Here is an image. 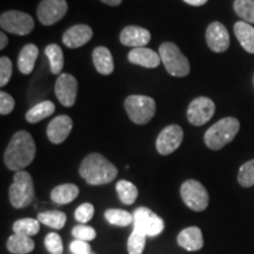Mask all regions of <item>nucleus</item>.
<instances>
[{
  "instance_id": "obj_1",
  "label": "nucleus",
  "mask_w": 254,
  "mask_h": 254,
  "mask_svg": "<svg viewBox=\"0 0 254 254\" xmlns=\"http://www.w3.org/2000/svg\"><path fill=\"white\" fill-rule=\"evenodd\" d=\"M36 142L30 133L19 131L14 133L4 153V163L8 170L19 172L27 167L36 157Z\"/></svg>"
},
{
  "instance_id": "obj_2",
  "label": "nucleus",
  "mask_w": 254,
  "mask_h": 254,
  "mask_svg": "<svg viewBox=\"0 0 254 254\" xmlns=\"http://www.w3.org/2000/svg\"><path fill=\"white\" fill-rule=\"evenodd\" d=\"M79 173L88 185L99 186L112 183L118 176V168L103 154L91 153L81 161Z\"/></svg>"
},
{
  "instance_id": "obj_3",
  "label": "nucleus",
  "mask_w": 254,
  "mask_h": 254,
  "mask_svg": "<svg viewBox=\"0 0 254 254\" xmlns=\"http://www.w3.org/2000/svg\"><path fill=\"white\" fill-rule=\"evenodd\" d=\"M239 129V120L233 117H227V118L219 120L206 131L204 135L205 144L211 150H221L224 146L233 141Z\"/></svg>"
},
{
  "instance_id": "obj_4",
  "label": "nucleus",
  "mask_w": 254,
  "mask_h": 254,
  "mask_svg": "<svg viewBox=\"0 0 254 254\" xmlns=\"http://www.w3.org/2000/svg\"><path fill=\"white\" fill-rule=\"evenodd\" d=\"M8 198L14 208H24L34 199V185L31 174L19 171L13 176V183L8 189Z\"/></svg>"
},
{
  "instance_id": "obj_5",
  "label": "nucleus",
  "mask_w": 254,
  "mask_h": 254,
  "mask_svg": "<svg viewBox=\"0 0 254 254\" xmlns=\"http://www.w3.org/2000/svg\"><path fill=\"white\" fill-rule=\"evenodd\" d=\"M159 56L166 71L173 77H186L190 73L189 59L176 44L164 43L159 47Z\"/></svg>"
},
{
  "instance_id": "obj_6",
  "label": "nucleus",
  "mask_w": 254,
  "mask_h": 254,
  "mask_svg": "<svg viewBox=\"0 0 254 254\" xmlns=\"http://www.w3.org/2000/svg\"><path fill=\"white\" fill-rule=\"evenodd\" d=\"M125 110L129 119L136 125H145L154 117L157 105L147 95H129L125 99Z\"/></svg>"
},
{
  "instance_id": "obj_7",
  "label": "nucleus",
  "mask_w": 254,
  "mask_h": 254,
  "mask_svg": "<svg viewBox=\"0 0 254 254\" xmlns=\"http://www.w3.org/2000/svg\"><path fill=\"white\" fill-rule=\"evenodd\" d=\"M180 195L186 206L195 212H202L207 208L209 196L206 189L198 180H186L180 187Z\"/></svg>"
},
{
  "instance_id": "obj_8",
  "label": "nucleus",
  "mask_w": 254,
  "mask_h": 254,
  "mask_svg": "<svg viewBox=\"0 0 254 254\" xmlns=\"http://www.w3.org/2000/svg\"><path fill=\"white\" fill-rule=\"evenodd\" d=\"M133 224L134 230L148 237L159 236L165 227L163 219L147 207H139L133 212Z\"/></svg>"
},
{
  "instance_id": "obj_9",
  "label": "nucleus",
  "mask_w": 254,
  "mask_h": 254,
  "mask_svg": "<svg viewBox=\"0 0 254 254\" xmlns=\"http://www.w3.org/2000/svg\"><path fill=\"white\" fill-rule=\"evenodd\" d=\"M0 26L9 33L26 36L33 31L34 21L33 18L25 12L7 11L4 12L0 17Z\"/></svg>"
},
{
  "instance_id": "obj_10",
  "label": "nucleus",
  "mask_w": 254,
  "mask_h": 254,
  "mask_svg": "<svg viewBox=\"0 0 254 254\" xmlns=\"http://www.w3.org/2000/svg\"><path fill=\"white\" fill-rule=\"evenodd\" d=\"M215 112L213 100L207 97H199L192 100L187 109V119L194 126H202L212 119Z\"/></svg>"
},
{
  "instance_id": "obj_11",
  "label": "nucleus",
  "mask_w": 254,
  "mask_h": 254,
  "mask_svg": "<svg viewBox=\"0 0 254 254\" xmlns=\"http://www.w3.org/2000/svg\"><path fill=\"white\" fill-rule=\"evenodd\" d=\"M67 8L66 0H43L37 9L38 19L45 26H51L62 20Z\"/></svg>"
},
{
  "instance_id": "obj_12",
  "label": "nucleus",
  "mask_w": 254,
  "mask_h": 254,
  "mask_svg": "<svg viewBox=\"0 0 254 254\" xmlns=\"http://www.w3.org/2000/svg\"><path fill=\"white\" fill-rule=\"evenodd\" d=\"M184 139L183 128L179 125H170L159 133L155 147L161 155H168L178 150Z\"/></svg>"
},
{
  "instance_id": "obj_13",
  "label": "nucleus",
  "mask_w": 254,
  "mask_h": 254,
  "mask_svg": "<svg viewBox=\"0 0 254 254\" xmlns=\"http://www.w3.org/2000/svg\"><path fill=\"white\" fill-rule=\"evenodd\" d=\"M55 92L60 104L65 107L73 106L78 93L77 79L68 73H62L56 81Z\"/></svg>"
},
{
  "instance_id": "obj_14",
  "label": "nucleus",
  "mask_w": 254,
  "mask_h": 254,
  "mask_svg": "<svg viewBox=\"0 0 254 254\" xmlns=\"http://www.w3.org/2000/svg\"><path fill=\"white\" fill-rule=\"evenodd\" d=\"M205 37L208 47L215 53L225 52L230 47V34L227 28L219 21L208 25Z\"/></svg>"
},
{
  "instance_id": "obj_15",
  "label": "nucleus",
  "mask_w": 254,
  "mask_h": 254,
  "mask_svg": "<svg viewBox=\"0 0 254 254\" xmlns=\"http://www.w3.org/2000/svg\"><path fill=\"white\" fill-rule=\"evenodd\" d=\"M92 36H93V31L88 25H74L65 31L63 36V43L68 49H78L87 44L92 39Z\"/></svg>"
},
{
  "instance_id": "obj_16",
  "label": "nucleus",
  "mask_w": 254,
  "mask_h": 254,
  "mask_svg": "<svg viewBox=\"0 0 254 254\" xmlns=\"http://www.w3.org/2000/svg\"><path fill=\"white\" fill-rule=\"evenodd\" d=\"M73 122L68 116H59L52 119L47 126V136L53 144H62L72 131Z\"/></svg>"
},
{
  "instance_id": "obj_17",
  "label": "nucleus",
  "mask_w": 254,
  "mask_h": 254,
  "mask_svg": "<svg viewBox=\"0 0 254 254\" xmlns=\"http://www.w3.org/2000/svg\"><path fill=\"white\" fill-rule=\"evenodd\" d=\"M119 38L123 45L136 49V47H145L146 44L150 43L151 33L144 27L127 26L122 31Z\"/></svg>"
},
{
  "instance_id": "obj_18",
  "label": "nucleus",
  "mask_w": 254,
  "mask_h": 254,
  "mask_svg": "<svg viewBox=\"0 0 254 254\" xmlns=\"http://www.w3.org/2000/svg\"><path fill=\"white\" fill-rule=\"evenodd\" d=\"M128 60L134 65L146 68H155L161 63L159 53H155L153 50L147 49V47H136L129 51Z\"/></svg>"
},
{
  "instance_id": "obj_19",
  "label": "nucleus",
  "mask_w": 254,
  "mask_h": 254,
  "mask_svg": "<svg viewBox=\"0 0 254 254\" xmlns=\"http://www.w3.org/2000/svg\"><path fill=\"white\" fill-rule=\"evenodd\" d=\"M178 244L190 252H194L199 251L204 246V238H202V232L199 227L192 226L187 227L183 230L178 234L177 238Z\"/></svg>"
},
{
  "instance_id": "obj_20",
  "label": "nucleus",
  "mask_w": 254,
  "mask_h": 254,
  "mask_svg": "<svg viewBox=\"0 0 254 254\" xmlns=\"http://www.w3.org/2000/svg\"><path fill=\"white\" fill-rule=\"evenodd\" d=\"M94 67L100 74L110 75L114 71V62L111 51L105 46L95 47L92 53Z\"/></svg>"
},
{
  "instance_id": "obj_21",
  "label": "nucleus",
  "mask_w": 254,
  "mask_h": 254,
  "mask_svg": "<svg viewBox=\"0 0 254 254\" xmlns=\"http://www.w3.org/2000/svg\"><path fill=\"white\" fill-rule=\"evenodd\" d=\"M39 50L33 44H27L21 49L18 57V68L23 74H30L36 65Z\"/></svg>"
},
{
  "instance_id": "obj_22",
  "label": "nucleus",
  "mask_w": 254,
  "mask_h": 254,
  "mask_svg": "<svg viewBox=\"0 0 254 254\" xmlns=\"http://www.w3.org/2000/svg\"><path fill=\"white\" fill-rule=\"evenodd\" d=\"M234 34L246 52L254 55V27L246 21H238L234 25Z\"/></svg>"
},
{
  "instance_id": "obj_23",
  "label": "nucleus",
  "mask_w": 254,
  "mask_h": 254,
  "mask_svg": "<svg viewBox=\"0 0 254 254\" xmlns=\"http://www.w3.org/2000/svg\"><path fill=\"white\" fill-rule=\"evenodd\" d=\"M79 195V189L74 184H63L55 187L51 192V199L58 205H66L77 199Z\"/></svg>"
},
{
  "instance_id": "obj_24",
  "label": "nucleus",
  "mask_w": 254,
  "mask_h": 254,
  "mask_svg": "<svg viewBox=\"0 0 254 254\" xmlns=\"http://www.w3.org/2000/svg\"><path fill=\"white\" fill-rule=\"evenodd\" d=\"M6 247L13 254H28L34 250L36 244L31 239V237L14 233L8 238Z\"/></svg>"
},
{
  "instance_id": "obj_25",
  "label": "nucleus",
  "mask_w": 254,
  "mask_h": 254,
  "mask_svg": "<svg viewBox=\"0 0 254 254\" xmlns=\"http://www.w3.org/2000/svg\"><path fill=\"white\" fill-rule=\"evenodd\" d=\"M56 111V106L52 101L45 100L41 103L37 104L36 106L32 107L31 110L27 111L25 118L30 124H37L41 122V120L46 119L47 117L52 116Z\"/></svg>"
},
{
  "instance_id": "obj_26",
  "label": "nucleus",
  "mask_w": 254,
  "mask_h": 254,
  "mask_svg": "<svg viewBox=\"0 0 254 254\" xmlns=\"http://www.w3.org/2000/svg\"><path fill=\"white\" fill-rule=\"evenodd\" d=\"M45 55L49 58L51 72L53 74H60L64 68V53L57 44H50L46 46Z\"/></svg>"
},
{
  "instance_id": "obj_27",
  "label": "nucleus",
  "mask_w": 254,
  "mask_h": 254,
  "mask_svg": "<svg viewBox=\"0 0 254 254\" xmlns=\"http://www.w3.org/2000/svg\"><path fill=\"white\" fill-rule=\"evenodd\" d=\"M38 220L43 225L55 228V230H62L65 226L67 218H66V214L64 212L46 211L38 214Z\"/></svg>"
},
{
  "instance_id": "obj_28",
  "label": "nucleus",
  "mask_w": 254,
  "mask_h": 254,
  "mask_svg": "<svg viewBox=\"0 0 254 254\" xmlns=\"http://www.w3.org/2000/svg\"><path fill=\"white\" fill-rule=\"evenodd\" d=\"M120 201L125 205H132L138 198V189L127 180H120L116 186Z\"/></svg>"
},
{
  "instance_id": "obj_29",
  "label": "nucleus",
  "mask_w": 254,
  "mask_h": 254,
  "mask_svg": "<svg viewBox=\"0 0 254 254\" xmlns=\"http://www.w3.org/2000/svg\"><path fill=\"white\" fill-rule=\"evenodd\" d=\"M12 230L15 234H23V236L32 237L36 236L40 231V221L32 218L19 219L13 224Z\"/></svg>"
},
{
  "instance_id": "obj_30",
  "label": "nucleus",
  "mask_w": 254,
  "mask_h": 254,
  "mask_svg": "<svg viewBox=\"0 0 254 254\" xmlns=\"http://www.w3.org/2000/svg\"><path fill=\"white\" fill-rule=\"evenodd\" d=\"M105 219L114 226H128L133 222V214L119 208H110L105 212Z\"/></svg>"
},
{
  "instance_id": "obj_31",
  "label": "nucleus",
  "mask_w": 254,
  "mask_h": 254,
  "mask_svg": "<svg viewBox=\"0 0 254 254\" xmlns=\"http://www.w3.org/2000/svg\"><path fill=\"white\" fill-rule=\"evenodd\" d=\"M234 12L249 24H254V0H234Z\"/></svg>"
},
{
  "instance_id": "obj_32",
  "label": "nucleus",
  "mask_w": 254,
  "mask_h": 254,
  "mask_svg": "<svg viewBox=\"0 0 254 254\" xmlns=\"http://www.w3.org/2000/svg\"><path fill=\"white\" fill-rule=\"evenodd\" d=\"M146 237L144 233L133 228V232L127 241V250L129 254H141L145 249Z\"/></svg>"
},
{
  "instance_id": "obj_33",
  "label": "nucleus",
  "mask_w": 254,
  "mask_h": 254,
  "mask_svg": "<svg viewBox=\"0 0 254 254\" xmlns=\"http://www.w3.org/2000/svg\"><path fill=\"white\" fill-rule=\"evenodd\" d=\"M238 183L243 187H252L254 185V159L247 161L239 168Z\"/></svg>"
},
{
  "instance_id": "obj_34",
  "label": "nucleus",
  "mask_w": 254,
  "mask_h": 254,
  "mask_svg": "<svg viewBox=\"0 0 254 254\" xmlns=\"http://www.w3.org/2000/svg\"><path fill=\"white\" fill-rule=\"evenodd\" d=\"M45 247L51 254H62L64 252L63 240L58 233H49L45 238Z\"/></svg>"
},
{
  "instance_id": "obj_35",
  "label": "nucleus",
  "mask_w": 254,
  "mask_h": 254,
  "mask_svg": "<svg viewBox=\"0 0 254 254\" xmlns=\"http://www.w3.org/2000/svg\"><path fill=\"white\" fill-rule=\"evenodd\" d=\"M72 236L78 240L82 241H91L93 240L97 233L95 230L91 226H86V225H77V226L73 227L72 230Z\"/></svg>"
},
{
  "instance_id": "obj_36",
  "label": "nucleus",
  "mask_w": 254,
  "mask_h": 254,
  "mask_svg": "<svg viewBox=\"0 0 254 254\" xmlns=\"http://www.w3.org/2000/svg\"><path fill=\"white\" fill-rule=\"evenodd\" d=\"M12 62L7 57L0 58V86L4 87L8 84L9 79L12 77Z\"/></svg>"
},
{
  "instance_id": "obj_37",
  "label": "nucleus",
  "mask_w": 254,
  "mask_h": 254,
  "mask_svg": "<svg viewBox=\"0 0 254 254\" xmlns=\"http://www.w3.org/2000/svg\"><path fill=\"white\" fill-rule=\"evenodd\" d=\"M94 215V207L93 205L90 204V202H85L79 206V207L75 209L74 212V218L75 220L80 222V224H86L93 218Z\"/></svg>"
},
{
  "instance_id": "obj_38",
  "label": "nucleus",
  "mask_w": 254,
  "mask_h": 254,
  "mask_svg": "<svg viewBox=\"0 0 254 254\" xmlns=\"http://www.w3.org/2000/svg\"><path fill=\"white\" fill-rule=\"evenodd\" d=\"M15 101L11 94L2 91L0 93V113L1 116H7L14 110Z\"/></svg>"
},
{
  "instance_id": "obj_39",
  "label": "nucleus",
  "mask_w": 254,
  "mask_h": 254,
  "mask_svg": "<svg viewBox=\"0 0 254 254\" xmlns=\"http://www.w3.org/2000/svg\"><path fill=\"white\" fill-rule=\"evenodd\" d=\"M69 250L73 254H90L91 253V246L87 241H82L75 239L72 241L69 245Z\"/></svg>"
},
{
  "instance_id": "obj_40",
  "label": "nucleus",
  "mask_w": 254,
  "mask_h": 254,
  "mask_svg": "<svg viewBox=\"0 0 254 254\" xmlns=\"http://www.w3.org/2000/svg\"><path fill=\"white\" fill-rule=\"evenodd\" d=\"M184 1L190 6H202L205 5L208 0H184Z\"/></svg>"
},
{
  "instance_id": "obj_41",
  "label": "nucleus",
  "mask_w": 254,
  "mask_h": 254,
  "mask_svg": "<svg viewBox=\"0 0 254 254\" xmlns=\"http://www.w3.org/2000/svg\"><path fill=\"white\" fill-rule=\"evenodd\" d=\"M7 43H8L7 36H6L4 32H1V33H0V50H4L5 47L7 46Z\"/></svg>"
},
{
  "instance_id": "obj_42",
  "label": "nucleus",
  "mask_w": 254,
  "mask_h": 254,
  "mask_svg": "<svg viewBox=\"0 0 254 254\" xmlns=\"http://www.w3.org/2000/svg\"><path fill=\"white\" fill-rule=\"evenodd\" d=\"M100 1H103L104 4H107L110 6H118L122 4L123 0H100Z\"/></svg>"
},
{
  "instance_id": "obj_43",
  "label": "nucleus",
  "mask_w": 254,
  "mask_h": 254,
  "mask_svg": "<svg viewBox=\"0 0 254 254\" xmlns=\"http://www.w3.org/2000/svg\"><path fill=\"white\" fill-rule=\"evenodd\" d=\"M90 254H94V253H90Z\"/></svg>"
}]
</instances>
